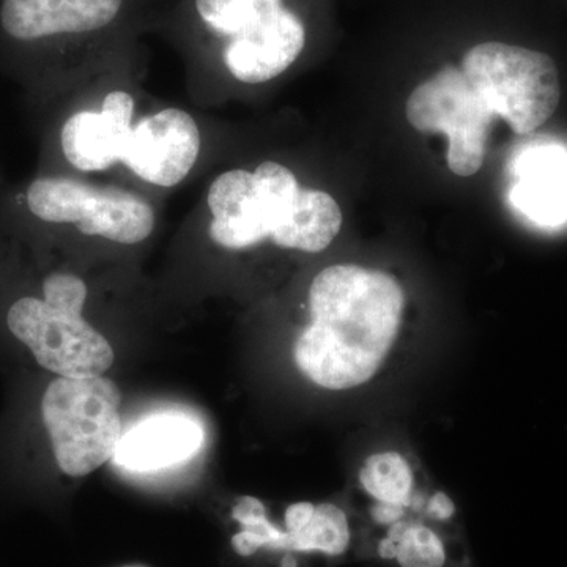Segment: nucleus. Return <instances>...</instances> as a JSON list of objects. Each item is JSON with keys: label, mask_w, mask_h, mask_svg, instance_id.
Instances as JSON below:
<instances>
[{"label": "nucleus", "mask_w": 567, "mask_h": 567, "mask_svg": "<svg viewBox=\"0 0 567 567\" xmlns=\"http://www.w3.org/2000/svg\"><path fill=\"white\" fill-rule=\"evenodd\" d=\"M404 292L388 274L357 265H333L309 287L311 323L295 344V361L327 390L369 382L394 344Z\"/></svg>", "instance_id": "obj_1"}, {"label": "nucleus", "mask_w": 567, "mask_h": 567, "mask_svg": "<svg viewBox=\"0 0 567 567\" xmlns=\"http://www.w3.org/2000/svg\"><path fill=\"white\" fill-rule=\"evenodd\" d=\"M162 11L155 0H0V66L50 99L84 55L99 61Z\"/></svg>", "instance_id": "obj_2"}, {"label": "nucleus", "mask_w": 567, "mask_h": 567, "mask_svg": "<svg viewBox=\"0 0 567 567\" xmlns=\"http://www.w3.org/2000/svg\"><path fill=\"white\" fill-rule=\"evenodd\" d=\"M151 29L177 41L197 65L219 66L248 85L281 76L308 43L303 17L287 0H174Z\"/></svg>", "instance_id": "obj_3"}, {"label": "nucleus", "mask_w": 567, "mask_h": 567, "mask_svg": "<svg viewBox=\"0 0 567 567\" xmlns=\"http://www.w3.org/2000/svg\"><path fill=\"white\" fill-rule=\"evenodd\" d=\"M205 207L213 244L233 251L270 240L284 249L320 252L342 226L333 196L303 188L289 167L276 162L219 174L208 186Z\"/></svg>", "instance_id": "obj_4"}, {"label": "nucleus", "mask_w": 567, "mask_h": 567, "mask_svg": "<svg viewBox=\"0 0 567 567\" xmlns=\"http://www.w3.org/2000/svg\"><path fill=\"white\" fill-rule=\"evenodd\" d=\"M0 221L17 233L73 229L117 245H140L156 227V210L141 194L96 185L62 171H41L0 194Z\"/></svg>", "instance_id": "obj_5"}, {"label": "nucleus", "mask_w": 567, "mask_h": 567, "mask_svg": "<svg viewBox=\"0 0 567 567\" xmlns=\"http://www.w3.org/2000/svg\"><path fill=\"white\" fill-rule=\"evenodd\" d=\"M87 297L80 276L48 271L39 287L10 297L3 324L44 371L66 379L103 375L114 363V350L82 316Z\"/></svg>", "instance_id": "obj_6"}, {"label": "nucleus", "mask_w": 567, "mask_h": 567, "mask_svg": "<svg viewBox=\"0 0 567 567\" xmlns=\"http://www.w3.org/2000/svg\"><path fill=\"white\" fill-rule=\"evenodd\" d=\"M122 393L103 375L58 377L40 398V421L63 475L82 477L114 457L123 435Z\"/></svg>", "instance_id": "obj_7"}, {"label": "nucleus", "mask_w": 567, "mask_h": 567, "mask_svg": "<svg viewBox=\"0 0 567 567\" xmlns=\"http://www.w3.org/2000/svg\"><path fill=\"white\" fill-rule=\"evenodd\" d=\"M461 70L516 134L544 125L561 99L557 65L544 52L487 41L466 52Z\"/></svg>", "instance_id": "obj_8"}, {"label": "nucleus", "mask_w": 567, "mask_h": 567, "mask_svg": "<svg viewBox=\"0 0 567 567\" xmlns=\"http://www.w3.org/2000/svg\"><path fill=\"white\" fill-rule=\"evenodd\" d=\"M405 115L417 132L447 134L451 173L472 177L481 169L495 114L464 71L446 65L417 85L406 100Z\"/></svg>", "instance_id": "obj_9"}, {"label": "nucleus", "mask_w": 567, "mask_h": 567, "mask_svg": "<svg viewBox=\"0 0 567 567\" xmlns=\"http://www.w3.org/2000/svg\"><path fill=\"white\" fill-rule=\"evenodd\" d=\"M136 115V99L114 89L99 106L76 107L62 115L48 134L43 171L69 167L76 174L106 173L122 166Z\"/></svg>", "instance_id": "obj_10"}, {"label": "nucleus", "mask_w": 567, "mask_h": 567, "mask_svg": "<svg viewBox=\"0 0 567 567\" xmlns=\"http://www.w3.org/2000/svg\"><path fill=\"white\" fill-rule=\"evenodd\" d=\"M200 151L196 118L182 107H163L134 122L122 166L145 185L175 188L193 173Z\"/></svg>", "instance_id": "obj_11"}, {"label": "nucleus", "mask_w": 567, "mask_h": 567, "mask_svg": "<svg viewBox=\"0 0 567 567\" xmlns=\"http://www.w3.org/2000/svg\"><path fill=\"white\" fill-rule=\"evenodd\" d=\"M204 443V429L181 413L155 415L123 432L114 464L132 472H153L193 457Z\"/></svg>", "instance_id": "obj_12"}, {"label": "nucleus", "mask_w": 567, "mask_h": 567, "mask_svg": "<svg viewBox=\"0 0 567 567\" xmlns=\"http://www.w3.org/2000/svg\"><path fill=\"white\" fill-rule=\"evenodd\" d=\"M513 203L528 219L543 226L567 221V152L537 147L516 164Z\"/></svg>", "instance_id": "obj_13"}, {"label": "nucleus", "mask_w": 567, "mask_h": 567, "mask_svg": "<svg viewBox=\"0 0 567 567\" xmlns=\"http://www.w3.org/2000/svg\"><path fill=\"white\" fill-rule=\"evenodd\" d=\"M360 481L375 499L388 505L406 506L412 495L413 475L398 453L374 454L361 468Z\"/></svg>", "instance_id": "obj_14"}, {"label": "nucleus", "mask_w": 567, "mask_h": 567, "mask_svg": "<svg viewBox=\"0 0 567 567\" xmlns=\"http://www.w3.org/2000/svg\"><path fill=\"white\" fill-rule=\"evenodd\" d=\"M233 517L244 527L233 537V547L241 557H251L262 547L290 550L289 533L281 532L268 520L264 503L254 496L238 499Z\"/></svg>", "instance_id": "obj_15"}, {"label": "nucleus", "mask_w": 567, "mask_h": 567, "mask_svg": "<svg viewBox=\"0 0 567 567\" xmlns=\"http://www.w3.org/2000/svg\"><path fill=\"white\" fill-rule=\"evenodd\" d=\"M349 543L350 529L346 514L334 505H320L316 506L309 524L290 535V551H323L336 557L344 554Z\"/></svg>", "instance_id": "obj_16"}, {"label": "nucleus", "mask_w": 567, "mask_h": 567, "mask_svg": "<svg viewBox=\"0 0 567 567\" xmlns=\"http://www.w3.org/2000/svg\"><path fill=\"white\" fill-rule=\"evenodd\" d=\"M395 559L402 567H443L445 547L432 529L409 524L399 539Z\"/></svg>", "instance_id": "obj_17"}, {"label": "nucleus", "mask_w": 567, "mask_h": 567, "mask_svg": "<svg viewBox=\"0 0 567 567\" xmlns=\"http://www.w3.org/2000/svg\"><path fill=\"white\" fill-rule=\"evenodd\" d=\"M316 506L311 503H295V505L287 507L286 511V527L287 533L295 535V533L303 529L309 524L312 516H315Z\"/></svg>", "instance_id": "obj_18"}, {"label": "nucleus", "mask_w": 567, "mask_h": 567, "mask_svg": "<svg viewBox=\"0 0 567 567\" xmlns=\"http://www.w3.org/2000/svg\"><path fill=\"white\" fill-rule=\"evenodd\" d=\"M454 511H456L454 503L451 502L450 496L443 494V492H439V494L432 496L431 502H429V513L436 518H442V520H446V518L453 516Z\"/></svg>", "instance_id": "obj_19"}, {"label": "nucleus", "mask_w": 567, "mask_h": 567, "mask_svg": "<svg viewBox=\"0 0 567 567\" xmlns=\"http://www.w3.org/2000/svg\"><path fill=\"white\" fill-rule=\"evenodd\" d=\"M372 516H374L375 520L380 522V524L393 525L404 516V507L379 502V505L372 509Z\"/></svg>", "instance_id": "obj_20"}, {"label": "nucleus", "mask_w": 567, "mask_h": 567, "mask_svg": "<svg viewBox=\"0 0 567 567\" xmlns=\"http://www.w3.org/2000/svg\"><path fill=\"white\" fill-rule=\"evenodd\" d=\"M380 557L385 559L395 558V554H398V544L394 543V540H391L390 537H386V539L382 540V544H380Z\"/></svg>", "instance_id": "obj_21"}, {"label": "nucleus", "mask_w": 567, "mask_h": 567, "mask_svg": "<svg viewBox=\"0 0 567 567\" xmlns=\"http://www.w3.org/2000/svg\"><path fill=\"white\" fill-rule=\"evenodd\" d=\"M281 567H298L297 561H295V558L292 557H286L282 559V566Z\"/></svg>", "instance_id": "obj_22"}, {"label": "nucleus", "mask_w": 567, "mask_h": 567, "mask_svg": "<svg viewBox=\"0 0 567 567\" xmlns=\"http://www.w3.org/2000/svg\"><path fill=\"white\" fill-rule=\"evenodd\" d=\"M0 185H2V178H0Z\"/></svg>", "instance_id": "obj_23"}]
</instances>
